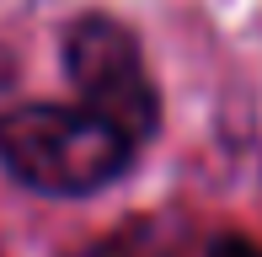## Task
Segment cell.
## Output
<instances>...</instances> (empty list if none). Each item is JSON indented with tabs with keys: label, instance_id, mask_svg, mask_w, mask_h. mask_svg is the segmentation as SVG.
<instances>
[{
	"label": "cell",
	"instance_id": "3957f363",
	"mask_svg": "<svg viewBox=\"0 0 262 257\" xmlns=\"http://www.w3.org/2000/svg\"><path fill=\"white\" fill-rule=\"evenodd\" d=\"M209 257H262V252L252 247V241H235V236H230V241H220V247H214Z\"/></svg>",
	"mask_w": 262,
	"mask_h": 257
},
{
	"label": "cell",
	"instance_id": "7a4b0ae2",
	"mask_svg": "<svg viewBox=\"0 0 262 257\" xmlns=\"http://www.w3.org/2000/svg\"><path fill=\"white\" fill-rule=\"evenodd\" d=\"M64 75L75 80L80 108L113 123L128 145L156 134L161 97L150 86L145 54H139L134 32L113 16H80L64 38Z\"/></svg>",
	"mask_w": 262,
	"mask_h": 257
},
{
	"label": "cell",
	"instance_id": "6da1fadb",
	"mask_svg": "<svg viewBox=\"0 0 262 257\" xmlns=\"http://www.w3.org/2000/svg\"><path fill=\"white\" fill-rule=\"evenodd\" d=\"M128 156L134 145L80 102H27L0 113V166L32 193L86 198L123 177Z\"/></svg>",
	"mask_w": 262,
	"mask_h": 257
}]
</instances>
